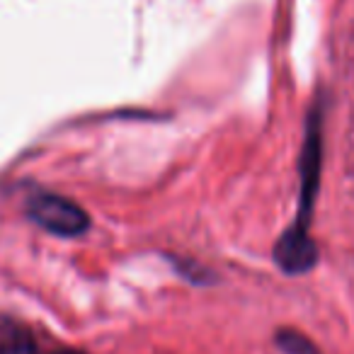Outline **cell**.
Returning <instances> with one entry per match:
<instances>
[{
  "label": "cell",
  "mask_w": 354,
  "mask_h": 354,
  "mask_svg": "<svg viewBox=\"0 0 354 354\" xmlns=\"http://www.w3.org/2000/svg\"><path fill=\"white\" fill-rule=\"evenodd\" d=\"M0 354H37V349L25 333L15 330V333L8 335V337L3 339V344H0Z\"/></svg>",
  "instance_id": "5"
},
{
  "label": "cell",
  "mask_w": 354,
  "mask_h": 354,
  "mask_svg": "<svg viewBox=\"0 0 354 354\" xmlns=\"http://www.w3.org/2000/svg\"><path fill=\"white\" fill-rule=\"evenodd\" d=\"M27 216L44 231L61 238L83 236L90 228V216L83 207L51 192H35L27 199Z\"/></svg>",
  "instance_id": "2"
},
{
  "label": "cell",
  "mask_w": 354,
  "mask_h": 354,
  "mask_svg": "<svg viewBox=\"0 0 354 354\" xmlns=\"http://www.w3.org/2000/svg\"><path fill=\"white\" fill-rule=\"evenodd\" d=\"M320 162H323V117L320 109H313L306 122L304 148H301V189H299V214L296 221L286 228V233L301 238H310L308 226L313 216V202L320 185Z\"/></svg>",
  "instance_id": "1"
},
{
  "label": "cell",
  "mask_w": 354,
  "mask_h": 354,
  "mask_svg": "<svg viewBox=\"0 0 354 354\" xmlns=\"http://www.w3.org/2000/svg\"><path fill=\"white\" fill-rule=\"evenodd\" d=\"M51 354H83V352H75V349H56Z\"/></svg>",
  "instance_id": "6"
},
{
  "label": "cell",
  "mask_w": 354,
  "mask_h": 354,
  "mask_svg": "<svg viewBox=\"0 0 354 354\" xmlns=\"http://www.w3.org/2000/svg\"><path fill=\"white\" fill-rule=\"evenodd\" d=\"M274 260L286 274H304L318 260V250H315L313 238H301L291 236L284 231L274 248Z\"/></svg>",
  "instance_id": "3"
},
{
  "label": "cell",
  "mask_w": 354,
  "mask_h": 354,
  "mask_svg": "<svg viewBox=\"0 0 354 354\" xmlns=\"http://www.w3.org/2000/svg\"><path fill=\"white\" fill-rule=\"evenodd\" d=\"M277 344H279L286 354H318L315 344L310 342L306 335L296 333V330H281V333L277 335Z\"/></svg>",
  "instance_id": "4"
}]
</instances>
